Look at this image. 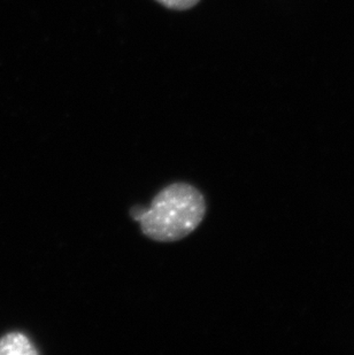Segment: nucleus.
<instances>
[{
	"instance_id": "nucleus-1",
	"label": "nucleus",
	"mask_w": 354,
	"mask_h": 355,
	"mask_svg": "<svg viewBox=\"0 0 354 355\" xmlns=\"http://www.w3.org/2000/svg\"><path fill=\"white\" fill-rule=\"evenodd\" d=\"M205 214L206 202L203 193L194 185L178 182L162 189L138 221L146 237L169 243L194 232Z\"/></svg>"
},
{
	"instance_id": "nucleus-2",
	"label": "nucleus",
	"mask_w": 354,
	"mask_h": 355,
	"mask_svg": "<svg viewBox=\"0 0 354 355\" xmlns=\"http://www.w3.org/2000/svg\"><path fill=\"white\" fill-rule=\"evenodd\" d=\"M38 353L29 337L22 332H8L0 337V355H35Z\"/></svg>"
},
{
	"instance_id": "nucleus-3",
	"label": "nucleus",
	"mask_w": 354,
	"mask_h": 355,
	"mask_svg": "<svg viewBox=\"0 0 354 355\" xmlns=\"http://www.w3.org/2000/svg\"><path fill=\"white\" fill-rule=\"evenodd\" d=\"M157 1L171 10H183L194 7L199 0H157Z\"/></svg>"
}]
</instances>
